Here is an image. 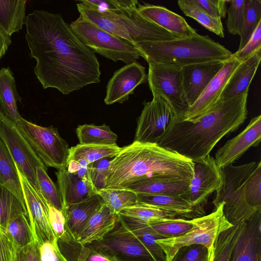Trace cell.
<instances>
[{
    "label": "cell",
    "mask_w": 261,
    "mask_h": 261,
    "mask_svg": "<svg viewBox=\"0 0 261 261\" xmlns=\"http://www.w3.org/2000/svg\"><path fill=\"white\" fill-rule=\"evenodd\" d=\"M25 39L36 62L34 72L45 89L68 95L100 81L98 59L62 16L44 10L27 15Z\"/></svg>",
    "instance_id": "cell-1"
},
{
    "label": "cell",
    "mask_w": 261,
    "mask_h": 261,
    "mask_svg": "<svg viewBox=\"0 0 261 261\" xmlns=\"http://www.w3.org/2000/svg\"><path fill=\"white\" fill-rule=\"evenodd\" d=\"M248 92L220 101L194 122L175 120L158 145L192 161L205 158L246 119Z\"/></svg>",
    "instance_id": "cell-2"
},
{
    "label": "cell",
    "mask_w": 261,
    "mask_h": 261,
    "mask_svg": "<svg viewBox=\"0 0 261 261\" xmlns=\"http://www.w3.org/2000/svg\"><path fill=\"white\" fill-rule=\"evenodd\" d=\"M193 175L194 164L191 160L156 144L134 141L121 147L110 161L105 189H124L153 177L190 182Z\"/></svg>",
    "instance_id": "cell-3"
},
{
    "label": "cell",
    "mask_w": 261,
    "mask_h": 261,
    "mask_svg": "<svg viewBox=\"0 0 261 261\" xmlns=\"http://www.w3.org/2000/svg\"><path fill=\"white\" fill-rule=\"evenodd\" d=\"M137 0H107L99 10L86 0L76 4L80 15L111 34L136 45L176 39L138 11Z\"/></svg>",
    "instance_id": "cell-4"
},
{
    "label": "cell",
    "mask_w": 261,
    "mask_h": 261,
    "mask_svg": "<svg viewBox=\"0 0 261 261\" xmlns=\"http://www.w3.org/2000/svg\"><path fill=\"white\" fill-rule=\"evenodd\" d=\"M222 182L213 203L223 204L226 220L232 225L261 213V162L229 165L221 169Z\"/></svg>",
    "instance_id": "cell-5"
},
{
    "label": "cell",
    "mask_w": 261,
    "mask_h": 261,
    "mask_svg": "<svg viewBox=\"0 0 261 261\" xmlns=\"http://www.w3.org/2000/svg\"><path fill=\"white\" fill-rule=\"evenodd\" d=\"M148 63L178 67L205 62L227 61L232 53L208 35L193 36L169 41L141 42L136 44Z\"/></svg>",
    "instance_id": "cell-6"
},
{
    "label": "cell",
    "mask_w": 261,
    "mask_h": 261,
    "mask_svg": "<svg viewBox=\"0 0 261 261\" xmlns=\"http://www.w3.org/2000/svg\"><path fill=\"white\" fill-rule=\"evenodd\" d=\"M70 25L82 42L94 53L126 64L143 58L136 45L103 30L80 15Z\"/></svg>",
    "instance_id": "cell-7"
},
{
    "label": "cell",
    "mask_w": 261,
    "mask_h": 261,
    "mask_svg": "<svg viewBox=\"0 0 261 261\" xmlns=\"http://www.w3.org/2000/svg\"><path fill=\"white\" fill-rule=\"evenodd\" d=\"M223 206L221 203L210 214L193 219L192 227L183 234L157 240L156 242L164 251L166 261H171L179 248L191 245H202L210 253L218 236L234 226L226 220Z\"/></svg>",
    "instance_id": "cell-8"
},
{
    "label": "cell",
    "mask_w": 261,
    "mask_h": 261,
    "mask_svg": "<svg viewBox=\"0 0 261 261\" xmlns=\"http://www.w3.org/2000/svg\"><path fill=\"white\" fill-rule=\"evenodd\" d=\"M15 124L45 166L67 168L70 148L56 128L40 126L22 117Z\"/></svg>",
    "instance_id": "cell-9"
},
{
    "label": "cell",
    "mask_w": 261,
    "mask_h": 261,
    "mask_svg": "<svg viewBox=\"0 0 261 261\" xmlns=\"http://www.w3.org/2000/svg\"><path fill=\"white\" fill-rule=\"evenodd\" d=\"M147 81L152 95L164 99L170 107L175 121H181L188 108L180 67L167 64L148 63Z\"/></svg>",
    "instance_id": "cell-10"
},
{
    "label": "cell",
    "mask_w": 261,
    "mask_h": 261,
    "mask_svg": "<svg viewBox=\"0 0 261 261\" xmlns=\"http://www.w3.org/2000/svg\"><path fill=\"white\" fill-rule=\"evenodd\" d=\"M86 246L117 261H154L119 216L111 231L101 240Z\"/></svg>",
    "instance_id": "cell-11"
},
{
    "label": "cell",
    "mask_w": 261,
    "mask_h": 261,
    "mask_svg": "<svg viewBox=\"0 0 261 261\" xmlns=\"http://www.w3.org/2000/svg\"><path fill=\"white\" fill-rule=\"evenodd\" d=\"M0 138L5 144L20 173L39 193L36 171L45 166L30 144L21 134L15 123L0 112Z\"/></svg>",
    "instance_id": "cell-12"
},
{
    "label": "cell",
    "mask_w": 261,
    "mask_h": 261,
    "mask_svg": "<svg viewBox=\"0 0 261 261\" xmlns=\"http://www.w3.org/2000/svg\"><path fill=\"white\" fill-rule=\"evenodd\" d=\"M143 104L134 141L158 144L175 120V117L168 103L158 96L153 95L151 101H144Z\"/></svg>",
    "instance_id": "cell-13"
},
{
    "label": "cell",
    "mask_w": 261,
    "mask_h": 261,
    "mask_svg": "<svg viewBox=\"0 0 261 261\" xmlns=\"http://www.w3.org/2000/svg\"><path fill=\"white\" fill-rule=\"evenodd\" d=\"M194 175L188 191L180 196L187 201L202 216L205 215L204 205L211 195L216 192L222 182L221 169L216 165L213 156L192 161Z\"/></svg>",
    "instance_id": "cell-14"
},
{
    "label": "cell",
    "mask_w": 261,
    "mask_h": 261,
    "mask_svg": "<svg viewBox=\"0 0 261 261\" xmlns=\"http://www.w3.org/2000/svg\"><path fill=\"white\" fill-rule=\"evenodd\" d=\"M240 62L232 55L196 101L187 108L181 121L194 122L219 103L229 79Z\"/></svg>",
    "instance_id": "cell-15"
},
{
    "label": "cell",
    "mask_w": 261,
    "mask_h": 261,
    "mask_svg": "<svg viewBox=\"0 0 261 261\" xmlns=\"http://www.w3.org/2000/svg\"><path fill=\"white\" fill-rule=\"evenodd\" d=\"M28 218L34 239L40 245L54 242L56 238L50 227L48 218V203L40 193L30 184L18 171Z\"/></svg>",
    "instance_id": "cell-16"
},
{
    "label": "cell",
    "mask_w": 261,
    "mask_h": 261,
    "mask_svg": "<svg viewBox=\"0 0 261 261\" xmlns=\"http://www.w3.org/2000/svg\"><path fill=\"white\" fill-rule=\"evenodd\" d=\"M147 80L144 66L137 61L126 64L115 71L108 81L105 103L110 105L125 102L134 93L136 88Z\"/></svg>",
    "instance_id": "cell-17"
},
{
    "label": "cell",
    "mask_w": 261,
    "mask_h": 261,
    "mask_svg": "<svg viewBox=\"0 0 261 261\" xmlns=\"http://www.w3.org/2000/svg\"><path fill=\"white\" fill-rule=\"evenodd\" d=\"M261 141V115L252 118L239 134L219 148L214 158L218 167L232 165L251 147L259 145Z\"/></svg>",
    "instance_id": "cell-18"
},
{
    "label": "cell",
    "mask_w": 261,
    "mask_h": 261,
    "mask_svg": "<svg viewBox=\"0 0 261 261\" xmlns=\"http://www.w3.org/2000/svg\"><path fill=\"white\" fill-rule=\"evenodd\" d=\"M225 61L205 62L181 67L182 87L188 108L198 98Z\"/></svg>",
    "instance_id": "cell-19"
},
{
    "label": "cell",
    "mask_w": 261,
    "mask_h": 261,
    "mask_svg": "<svg viewBox=\"0 0 261 261\" xmlns=\"http://www.w3.org/2000/svg\"><path fill=\"white\" fill-rule=\"evenodd\" d=\"M138 10L145 18L163 28L176 39L197 34L180 15L165 7L149 4L137 5Z\"/></svg>",
    "instance_id": "cell-20"
},
{
    "label": "cell",
    "mask_w": 261,
    "mask_h": 261,
    "mask_svg": "<svg viewBox=\"0 0 261 261\" xmlns=\"http://www.w3.org/2000/svg\"><path fill=\"white\" fill-rule=\"evenodd\" d=\"M230 261H261V213L243 223Z\"/></svg>",
    "instance_id": "cell-21"
},
{
    "label": "cell",
    "mask_w": 261,
    "mask_h": 261,
    "mask_svg": "<svg viewBox=\"0 0 261 261\" xmlns=\"http://www.w3.org/2000/svg\"><path fill=\"white\" fill-rule=\"evenodd\" d=\"M56 175L63 210L69 205L81 202L96 194L97 190L93 185L69 172L66 169L58 170Z\"/></svg>",
    "instance_id": "cell-22"
},
{
    "label": "cell",
    "mask_w": 261,
    "mask_h": 261,
    "mask_svg": "<svg viewBox=\"0 0 261 261\" xmlns=\"http://www.w3.org/2000/svg\"><path fill=\"white\" fill-rule=\"evenodd\" d=\"M261 50L240 62L223 91L220 101L228 99L249 90V86L259 66Z\"/></svg>",
    "instance_id": "cell-23"
},
{
    "label": "cell",
    "mask_w": 261,
    "mask_h": 261,
    "mask_svg": "<svg viewBox=\"0 0 261 261\" xmlns=\"http://www.w3.org/2000/svg\"><path fill=\"white\" fill-rule=\"evenodd\" d=\"M117 218L118 215L113 213L103 203L76 236V241L80 245L86 246L101 240L113 229Z\"/></svg>",
    "instance_id": "cell-24"
},
{
    "label": "cell",
    "mask_w": 261,
    "mask_h": 261,
    "mask_svg": "<svg viewBox=\"0 0 261 261\" xmlns=\"http://www.w3.org/2000/svg\"><path fill=\"white\" fill-rule=\"evenodd\" d=\"M190 183L181 179L153 177L139 180L124 189L137 194L180 195L188 191Z\"/></svg>",
    "instance_id": "cell-25"
},
{
    "label": "cell",
    "mask_w": 261,
    "mask_h": 261,
    "mask_svg": "<svg viewBox=\"0 0 261 261\" xmlns=\"http://www.w3.org/2000/svg\"><path fill=\"white\" fill-rule=\"evenodd\" d=\"M138 202L145 203L175 215L178 218L193 219L203 216L180 195L137 194Z\"/></svg>",
    "instance_id": "cell-26"
},
{
    "label": "cell",
    "mask_w": 261,
    "mask_h": 261,
    "mask_svg": "<svg viewBox=\"0 0 261 261\" xmlns=\"http://www.w3.org/2000/svg\"><path fill=\"white\" fill-rule=\"evenodd\" d=\"M21 100L12 71L9 67H2L0 69V108L5 117L15 123L22 118L17 107V102Z\"/></svg>",
    "instance_id": "cell-27"
},
{
    "label": "cell",
    "mask_w": 261,
    "mask_h": 261,
    "mask_svg": "<svg viewBox=\"0 0 261 261\" xmlns=\"http://www.w3.org/2000/svg\"><path fill=\"white\" fill-rule=\"evenodd\" d=\"M102 204L101 198L95 194L81 202L69 205L63 210L69 229L75 239Z\"/></svg>",
    "instance_id": "cell-28"
},
{
    "label": "cell",
    "mask_w": 261,
    "mask_h": 261,
    "mask_svg": "<svg viewBox=\"0 0 261 261\" xmlns=\"http://www.w3.org/2000/svg\"><path fill=\"white\" fill-rule=\"evenodd\" d=\"M27 3V0H0V28L9 36L25 25Z\"/></svg>",
    "instance_id": "cell-29"
},
{
    "label": "cell",
    "mask_w": 261,
    "mask_h": 261,
    "mask_svg": "<svg viewBox=\"0 0 261 261\" xmlns=\"http://www.w3.org/2000/svg\"><path fill=\"white\" fill-rule=\"evenodd\" d=\"M0 186L12 192L25 206L17 168L7 146L1 138Z\"/></svg>",
    "instance_id": "cell-30"
},
{
    "label": "cell",
    "mask_w": 261,
    "mask_h": 261,
    "mask_svg": "<svg viewBox=\"0 0 261 261\" xmlns=\"http://www.w3.org/2000/svg\"><path fill=\"white\" fill-rule=\"evenodd\" d=\"M118 215L124 219L147 224L156 223L166 218H178L171 213L139 202L124 208Z\"/></svg>",
    "instance_id": "cell-31"
},
{
    "label": "cell",
    "mask_w": 261,
    "mask_h": 261,
    "mask_svg": "<svg viewBox=\"0 0 261 261\" xmlns=\"http://www.w3.org/2000/svg\"><path fill=\"white\" fill-rule=\"evenodd\" d=\"M121 218L131 232L147 249L154 261H166L164 251L156 242L157 240L164 239L163 237L154 230L149 224Z\"/></svg>",
    "instance_id": "cell-32"
},
{
    "label": "cell",
    "mask_w": 261,
    "mask_h": 261,
    "mask_svg": "<svg viewBox=\"0 0 261 261\" xmlns=\"http://www.w3.org/2000/svg\"><path fill=\"white\" fill-rule=\"evenodd\" d=\"M121 147L115 145L81 144L71 147L69 149V160H83L88 164L102 159L115 156Z\"/></svg>",
    "instance_id": "cell-33"
},
{
    "label": "cell",
    "mask_w": 261,
    "mask_h": 261,
    "mask_svg": "<svg viewBox=\"0 0 261 261\" xmlns=\"http://www.w3.org/2000/svg\"><path fill=\"white\" fill-rule=\"evenodd\" d=\"M81 144L115 145L118 136L106 124L80 125L75 130Z\"/></svg>",
    "instance_id": "cell-34"
},
{
    "label": "cell",
    "mask_w": 261,
    "mask_h": 261,
    "mask_svg": "<svg viewBox=\"0 0 261 261\" xmlns=\"http://www.w3.org/2000/svg\"><path fill=\"white\" fill-rule=\"evenodd\" d=\"M243 223L229 228L218 236L212 247L209 261H230L231 254L240 236Z\"/></svg>",
    "instance_id": "cell-35"
},
{
    "label": "cell",
    "mask_w": 261,
    "mask_h": 261,
    "mask_svg": "<svg viewBox=\"0 0 261 261\" xmlns=\"http://www.w3.org/2000/svg\"><path fill=\"white\" fill-rule=\"evenodd\" d=\"M178 5L185 15L192 18L207 30L221 38L224 37L221 18L214 17L189 0H179Z\"/></svg>",
    "instance_id": "cell-36"
},
{
    "label": "cell",
    "mask_w": 261,
    "mask_h": 261,
    "mask_svg": "<svg viewBox=\"0 0 261 261\" xmlns=\"http://www.w3.org/2000/svg\"><path fill=\"white\" fill-rule=\"evenodd\" d=\"M103 203L111 212L118 215L124 208L138 202L137 194L126 189H102L97 191Z\"/></svg>",
    "instance_id": "cell-37"
},
{
    "label": "cell",
    "mask_w": 261,
    "mask_h": 261,
    "mask_svg": "<svg viewBox=\"0 0 261 261\" xmlns=\"http://www.w3.org/2000/svg\"><path fill=\"white\" fill-rule=\"evenodd\" d=\"M21 215L28 216L25 206L12 192L0 186V228L5 229L10 221Z\"/></svg>",
    "instance_id": "cell-38"
},
{
    "label": "cell",
    "mask_w": 261,
    "mask_h": 261,
    "mask_svg": "<svg viewBox=\"0 0 261 261\" xmlns=\"http://www.w3.org/2000/svg\"><path fill=\"white\" fill-rule=\"evenodd\" d=\"M245 14L238 50L247 43L254 31L261 22V1L245 0Z\"/></svg>",
    "instance_id": "cell-39"
},
{
    "label": "cell",
    "mask_w": 261,
    "mask_h": 261,
    "mask_svg": "<svg viewBox=\"0 0 261 261\" xmlns=\"http://www.w3.org/2000/svg\"><path fill=\"white\" fill-rule=\"evenodd\" d=\"M36 174L39 193L48 204L63 211V204L60 193L58 187L48 175L46 167H38Z\"/></svg>",
    "instance_id": "cell-40"
},
{
    "label": "cell",
    "mask_w": 261,
    "mask_h": 261,
    "mask_svg": "<svg viewBox=\"0 0 261 261\" xmlns=\"http://www.w3.org/2000/svg\"><path fill=\"white\" fill-rule=\"evenodd\" d=\"M17 248L24 247L35 241L28 216L21 215L10 221L5 229Z\"/></svg>",
    "instance_id": "cell-41"
},
{
    "label": "cell",
    "mask_w": 261,
    "mask_h": 261,
    "mask_svg": "<svg viewBox=\"0 0 261 261\" xmlns=\"http://www.w3.org/2000/svg\"><path fill=\"white\" fill-rule=\"evenodd\" d=\"M149 225L164 239L171 238L181 236L190 229L193 225V219L166 218Z\"/></svg>",
    "instance_id": "cell-42"
},
{
    "label": "cell",
    "mask_w": 261,
    "mask_h": 261,
    "mask_svg": "<svg viewBox=\"0 0 261 261\" xmlns=\"http://www.w3.org/2000/svg\"><path fill=\"white\" fill-rule=\"evenodd\" d=\"M50 227L58 243H66L74 237L71 233L63 212L48 204Z\"/></svg>",
    "instance_id": "cell-43"
},
{
    "label": "cell",
    "mask_w": 261,
    "mask_h": 261,
    "mask_svg": "<svg viewBox=\"0 0 261 261\" xmlns=\"http://www.w3.org/2000/svg\"><path fill=\"white\" fill-rule=\"evenodd\" d=\"M229 3V7L227 10V31L232 35H240L244 18L245 0H232Z\"/></svg>",
    "instance_id": "cell-44"
},
{
    "label": "cell",
    "mask_w": 261,
    "mask_h": 261,
    "mask_svg": "<svg viewBox=\"0 0 261 261\" xmlns=\"http://www.w3.org/2000/svg\"><path fill=\"white\" fill-rule=\"evenodd\" d=\"M210 255L206 247L194 244L179 248L171 261H209Z\"/></svg>",
    "instance_id": "cell-45"
},
{
    "label": "cell",
    "mask_w": 261,
    "mask_h": 261,
    "mask_svg": "<svg viewBox=\"0 0 261 261\" xmlns=\"http://www.w3.org/2000/svg\"><path fill=\"white\" fill-rule=\"evenodd\" d=\"M189 1L199 7L211 16L222 18L226 16L227 13L226 4L230 1L223 0H189Z\"/></svg>",
    "instance_id": "cell-46"
},
{
    "label": "cell",
    "mask_w": 261,
    "mask_h": 261,
    "mask_svg": "<svg viewBox=\"0 0 261 261\" xmlns=\"http://www.w3.org/2000/svg\"><path fill=\"white\" fill-rule=\"evenodd\" d=\"M259 50H261V22L258 24L245 45L232 55L241 62Z\"/></svg>",
    "instance_id": "cell-47"
},
{
    "label": "cell",
    "mask_w": 261,
    "mask_h": 261,
    "mask_svg": "<svg viewBox=\"0 0 261 261\" xmlns=\"http://www.w3.org/2000/svg\"><path fill=\"white\" fill-rule=\"evenodd\" d=\"M110 161L108 159H102L92 163L91 177L93 185L97 191L105 188Z\"/></svg>",
    "instance_id": "cell-48"
},
{
    "label": "cell",
    "mask_w": 261,
    "mask_h": 261,
    "mask_svg": "<svg viewBox=\"0 0 261 261\" xmlns=\"http://www.w3.org/2000/svg\"><path fill=\"white\" fill-rule=\"evenodd\" d=\"M17 249L9 234L0 228V261H14Z\"/></svg>",
    "instance_id": "cell-49"
},
{
    "label": "cell",
    "mask_w": 261,
    "mask_h": 261,
    "mask_svg": "<svg viewBox=\"0 0 261 261\" xmlns=\"http://www.w3.org/2000/svg\"><path fill=\"white\" fill-rule=\"evenodd\" d=\"M92 165V163L88 164L83 160H69L66 169L69 172L93 185L91 177Z\"/></svg>",
    "instance_id": "cell-50"
},
{
    "label": "cell",
    "mask_w": 261,
    "mask_h": 261,
    "mask_svg": "<svg viewBox=\"0 0 261 261\" xmlns=\"http://www.w3.org/2000/svg\"><path fill=\"white\" fill-rule=\"evenodd\" d=\"M41 261H68L61 252L57 242H47L40 246Z\"/></svg>",
    "instance_id": "cell-51"
},
{
    "label": "cell",
    "mask_w": 261,
    "mask_h": 261,
    "mask_svg": "<svg viewBox=\"0 0 261 261\" xmlns=\"http://www.w3.org/2000/svg\"><path fill=\"white\" fill-rule=\"evenodd\" d=\"M40 246L35 240L24 247L17 248L14 261H41Z\"/></svg>",
    "instance_id": "cell-52"
},
{
    "label": "cell",
    "mask_w": 261,
    "mask_h": 261,
    "mask_svg": "<svg viewBox=\"0 0 261 261\" xmlns=\"http://www.w3.org/2000/svg\"><path fill=\"white\" fill-rule=\"evenodd\" d=\"M76 261H117L114 258L96 251L87 246H81Z\"/></svg>",
    "instance_id": "cell-53"
},
{
    "label": "cell",
    "mask_w": 261,
    "mask_h": 261,
    "mask_svg": "<svg viewBox=\"0 0 261 261\" xmlns=\"http://www.w3.org/2000/svg\"><path fill=\"white\" fill-rule=\"evenodd\" d=\"M11 43V36L0 28V60L5 55Z\"/></svg>",
    "instance_id": "cell-54"
},
{
    "label": "cell",
    "mask_w": 261,
    "mask_h": 261,
    "mask_svg": "<svg viewBox=\"0 0 261 261\" xmlns=\"http://www.w3.org/2000/svg\"><path fill=\"white\" fill-rule=\"evenodd\" d=\"M2 112L1 110V108H0V112Z\"/></svg>",
    "instance_id": "cell-55"
}]
</instances>
